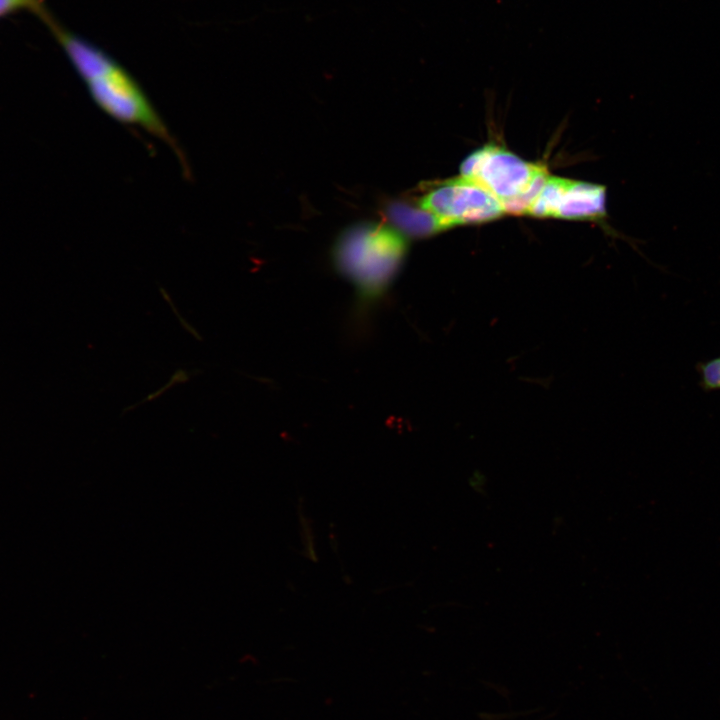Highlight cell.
<instances>
[{
	"mask_svg": "<svg viewBox=\"0 0 720 720\" xmlns=\"http://www.w3.org/2000/svg\"><path fill=\"white\" fill-rule=\"evenodd\" d=\"M406 237L384 223H361L343 232L333 248L336 269L363 302L381 298L398 275L407 253Z\"/></svg>",
	"mask_w": 720,
	"mask_h": 720,
	"instance_id": "cell-2",
	"label": "cell"
},
{
	"mask_svg": "<svg viewBox=\"0 0 720 720\" xmlns=\"http://www.w3.org/2000/svg\"><path fill=\"white\" fill-rule=\"evenodd\" d=\"M606 214L602 185L549 175L527 214L539 218L596 220Z\"/></svg>",
	"mask_w": 720,
	"mask_h": 720,
	"instance_id": "cell-5",
	"label": "cell"
},
{
	"mask_svg": "<svg viewBox=\"0 0 720 720\" xmlns=\"http://www.w3.org/2000/svg\"><path fill=\"white\" fill-rule=\"evenodd\" d=\"M699 386L705 392L720 390V356L701 361L696 365Z\"/></svg>",
	"mask_w": 720,
	"mask_h": 720,
	"instance_id": "cell-7",
	"label": "cell"
},
{
	"mask_svg": "<svg viewBox=\"0 0 720 720\" xmlns=\"http://www.w3.org/2000/svg\"><path fill=\"white\" fill-rule=\"evenodd\" d=\"M460 173L489 192L505 214L513 215L527 214L550 175L544 165L528 162L496 144H486L468 155Z\"/></svg>",
	"mask_w": 720,
	"mask_h": 720,
	"instance_id": "cell-3",
	"label": "cell"
},
{
	"mask_svg": "<svg viewBox=\"0 0 720 720\" xmlns=\"http://www.w3.org/2000/svg\"><path fill=\"white\" fill-rule=\"evenodd\" d=\"M385 215L391 226L405 237H428L446 230L442 222L417 201H391L385 208Z\"/></svg>",
	"mask_w": 720,
	"mask_h": 720,
	"instance_id": "cell-6",
	"label": "cell"
},
{
	"mask_svg": "<svg viewBox=\"0 0 720 720\" xmlns=\"http://www.w3.org/2000/svg\"><path fill=\"white\" fill-rule=\"evenodd\" d=\"M69 58L98 107L114 120L138 126L164 142L190 176L184 152L141 86L117 61L89 42L56 29Z\"/></svg>",
	"mask_w": 720,
	"mask_h": 720,
	"instance_id": "cell-1",
	"label": "cell"
},
{
	"mask_svg": "<svg viewBox=\"0 0 720 720\" xmlns=\"http://www.w3.org/2000/svg\"><path fill=\"white\" fill-rule=\"evenodd\" d=\"M40 0H0V16L19 8H38Z\"/></svg>",
	"mask_w": 720,
	"mask_h": 720,
	"instance_id": "cell-8",
	"label": "cell"
},
{
	"mask_svg": "<svg viewBox=\"0 0 720 720\" xmlns=\"http://www.w3.org/2000/svg\"><path fill=\"white\" fill-rule=\"evenodd\" d=\"M417 202L434 214L446 230L457 225L489 222L505 214L489 192L462 176L431 185Z\"/></svg>",
	"mask_w": 720,
	"mask_h": 720,
	"instance_id": "cell-4",
	"label": "cell"
}]
</instances>
